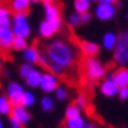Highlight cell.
I'll list each match as a JSON object with an SVG mask.
<instances>
[{
  "label": "cell",
  "instance_id": "obj_1",
  "mask_svg": "<svg viewBox=\"0 0 128 128\" xmlns=\"http://www.w3.org/2000/svg\"><path fill=\"white\" fill-rule=\"evenodd\" d=\"M43 51L50 62L63 67L66 71L72 68L77 60V48L66 38H52Z\"/></svg>",
  "mask_w": 128,
  "mask_h": 128
},
{
  "label": "cell",
  "instance_id": "obj_2",
  "mask_svg": "<svg viewBox=\"0 0 128 128\" xmlns=\"http://www.w3.org/2000/svg\"><path fill=\"white\" fill-rule=\"evenodd\" d=\"M84 73H85V77L88 78V81H90V82H97V81H101L102 78L106 77L107 69L100 59H97V56L85 58Z\"/></svg>",
  "mask_w": 128,
  "mask_h": 128
},
{
  "label": "cell",
  "instance_id": "obj_3",
  "mask_svg": "<svg viewBox=\"0 0 128 128\" xmlns=\"http://www.w3.org/2000/svg\"><path fill=\"white\" fill-rule=\"evenodd\" d=\"M10 28L14 37H21L29 39L32 37V26L29 22V12L12 13V22Z\"/></svg>",
  "mask_w": 128,
  "mask_h": 128
},
{
  "label": "cell",
  "instance_id": "obj_4",
  "mask_svg": "<svg viewBox=\"0 0 128 128\" xmlns=\"http://www.w3.org/2000/svg\"><path fill=\"white\" fill-rule=\"evenodd\" d=\"M62 28H63V20L62 18L43 20L38 25V34L43 39H52L62 30Z\"/></svg>",
  "mask_w": 128,
  "mask_h": 128
},
{
  "label": "cell",
  "instance_id": "obj_5",
  "mask_svg": "<svg viewBox=\"0 0 128 128\" xmlns=\"http://www.w3.org/2000/svg\"><path fill=\"white\" fill-rule=\"evenodd\" d=\"M114 62L119 67H127L128 64V38L124 33L118 34V42L114 48Z\"/></svg>",
  "mask_w": 128,
  "mask_h": 128
},
{
  "label": "cell",
  "instance_id": "obj_6",
  "mask_svg": "<svg viewBox=\"0 0 128 128\" xmlns=\"http://www.w3.org/2000/svg\"><path fill=\"white\" fill-rule=\"evenodd\" d=\"M116 12H118L116 4L97 3L96 8H94V17L102 22H107L116 16Z\"/></svg>",
  "mask_w": 128,
  "mask_h": 128
},
{
  "label": "cell",
  "instance_id": "obj_7",
  "mask_svg": "<svg viewBox=\"0 0 128 128\" xmlns=\"http://www.w3.org/2000/svg\"><path fill=\"white\" fill-rule=\"evenodd\" d=\"M59 85H60L59 77L46 69V71H43V73H42V78H40L38 89H40L42 93H44V94H52Z\"/></svg>",
  "mask_w": 128,
  "mask_h": 128
},
{
  "label": "cell",
  "instance_id": "obj_8",
  "mask_svg": "<svg viewBox=\"0 0 128 128\" xmlns=\"http://www.w3.org/2000/svg\"><path fill=\"white\" fill-rule=\"evenodd\" d=\"M24 92H25V86L24 84L18 82V81H10L5 86V96L9 98V101L13 106L20 104V98Z\"/></svg>",
  "mask_w": 128,
  "mask_h": 128
},
{
  "label": "cell",
  "instance_id": "obj_9",
  "mask_svg": "<svg viewBox=\"0 0 128 128\" xmlns=\"http://www.w3.org/2000/svg\"><path fill=\"white\" fill-rule=\"evenodd\" d=\"M118 85L114 82L112 80V72H110L106 74V77L101 80V84H100V92L103 97L106 98H114L118 96Z\"/></svg>",
  "mask_w": 128,
  "mask_h": 128
},
{
  "label": "cell",
  "instance_id": "obj_10",
  "mask_svg": "<svg viewBox=\"0 0 128 128\" xmlns=\"http://www.w3.org/2000/svg\"><path fill=\"white\" fill-rule=\"evenodd\" d=\"M80 52L82 55H85L86 58H93L97 56L101 51V44L94 42V40H88V39H82L80 40Z\"/></svg>",
  "mask_w": 128,
  "mask_h": 128
},
{
  "label": "cell",
  "instance_id": "obj_11",
  "mask_svg": "<svg viewBox=\"0 0 128 128\" xmlns=\"http://www.w3.org/2000/svg\"><path fill=\"white\" fill-rule=\"evenodd\" d=\"M13 38H14V34L10 26L0 28V48H2V51H10Z\"/></svg>",
  "mask_w": 128,
  "mask_h": 128
},
{
  "label": "cell",
  "instance_id": "obj_12",
  "mask_svg": "<svg viewBox=\"0 0 128 128\" xmlns=\"http://www.w3.org/2000/svg\"><path fill=\"white\" fill-rule=\"evenodd\" d=\"M43 13H44V20L62 18V8L54 0L48 3H43Z\"/></svg>",
  "mask_w": 128,
  "mask_h": 128
},
{
  "label": "cell",
  "instance_id": "obj_13",
  "mask_svg": "<svg viewBox=\"0 0 128 128\" xmlns=\"http://www.w3.org/2000/svg\"><path fill=\"white\" fill-rule=\"evenodd\" d=\"M10 115H12L13 118H16L22 126L29 124L30 120H32V114H30V111H29V108L21 106V104H16V106H13Z\"/></svg>",
  "mask_w": 128,
  "mask_h": 128
},
{
  "label": "cell",
  "instance_id": "obj_14",
  "mask_svg": "<svg viewBox=\"0 0 128 128\" xmlns=\"http://www.w3.org/2000/svg\"><path fill=\"white\" fill-rule=\"evenodd\" d=\"M21 54H22V59H24L25 63L33 64V66H37L38 62H39V54H40V50L37 47V46L29 44L28 47L21 52Z\"/></svg>",
  "mask_w": 128,
  "mask_h": 128
},
{
  "label": "cell",
  "instance_id": "obj_15",
  "mask_svg": "<svg viewBox=\"0 0 128 128\" xmlns=\"http://www.w3.org/2000/svg\"><path fill=\"white\" fill-rule=\"evenodd\" d=\"M42 73L43 71L42 69H39V68H34L33 71L28 74V76L24 78L25 81V85L28 86L29 89H37L38 86H39V82H40V78H42Z\"/></svg>",
  "mask_w": 128,
  "mask_h": 128
},
{
  "label": "cell",
  "instance_id": "obj_16",
  "mask_svg": "<svg viewBox=\"0 0 128 128\" xmlns=\"http://www.w3.org/2000/svg\"><path fill=\"white\" fill-rule=\"evenodd\" d=\"M112 80L118 85V88L128 86V68L127 67H119L112 72Z\"/></svg>",
  "mask_w": 128,
  "mask_h": 128
},
{
  "label": "cell",
  "instance_id": "obj_17",
  "mask_svg": "<svg viewBox=\"0 0 128 128\" xmlns=\"http://www.w3.org/2000/svg\"><path fill=\"white\" fill-rule=\"evenodd\" d=\"M116 42H118V34L114 32H106L101 39V47L106 51H114Z\"/></svg>",
  "mask_w": 128,
  "mask_h": 128
},
{
  "label": "cell",
  "instance_id": "obj_18",
  "mask_svg": "<svg viewBox=\"0 0 128 128\" xmlns=\"http://www.w3.org/2000/svg\"><path fill=\"white\" fill-rule=\"evenodd\" d=\"M30 0H10L9 9L12 13H21V12H29L30 9Z\"/></svg>",
  "mask_w": 128,
  "mask_h": 128
},
{
  "label": "cell",
  "instance_id": "obj_19",
  "mask_svg": "<svg viewBox=\"0 0 128 128\" xmlns=\"http://www.w3.org/2000/svg\"><path fill=\"white\" fill-rule=\"evenodd\" d=\"M55 104H56V101H55L54 96H51V94H44L39 100V107L44 112H52L55 110Z\"/></svg>",
  "mask_w": 128,
  "mask_h": 128
},
{
  "label": "cell",
  "instance_id": "obj_20",
  "mask_svg": "<svg viewBox=\"0 0 128 128\" xmlns=\"http://www.w3.org/2000/svg\"><path fill=\"white\" fill-rule=\"evenodd\" d=\"M36 103H37V96L34 94V92L32 89H29V90L25 89V92L22 93V96L20 98V104L26 108H30Z\"/></svg>",
  "mask_w": 128,
  "mask_h": 128
},
{
  "label": "cell",
  "instance_id": "obj_21",
  "mask_svg": "<svg viewBox=\"0 0 128 128\" xmlns=\"http://www.w3.org/2000/svg\"><path fill=\"white\" fill-rule=\"evenodd\" d=\"M12 108L13 104L10 103L9 98L5 94H2L0 96V116H9L12 112Z\"/></svg>",
  "mask_w": 128,
  "mask_h": 128
},
{
  "label": "cell",
  "instance_id": "obj_22",
  "mask_svg": "<svg viewBox=\"0 0 128 128\" xmlns=\"http://www.w3.org/2000/svg\"><path fill=\"white\" fill-rule=\"evenodd\" d=\"M12 22V12L8 7L0 5V26H10Z\"/></svg>",
  "mask_w": 128,
  "mask_h": 128
},
{
  "label": "cell",
  "instance_id": "obj_23",
  "mask_svg": "<svg viewBox=\"0 0 128 128\" xmlns=\"http://www.w3.org/2000/svg\"><path fill=\"white\" fill-rule=\"evenodd\" d=\"M52 96H54L55 101L64 102V101H67V100H68V97H69V90H68V88H67L66 85L60 84V85L55 89V92L52 93Z\"/></svg>",
  "mask_w": 128,
  "mask_h": 128
},
{
  "label": "cell",
  "instance_id": "obj_24",
  "mask_svg": "<svg viewBox=\"0 0 128 128\" xmlns=\"http://www.w3.org/2000/svg\"><path fill=\"white\" fill-rule=\"evenodd\" d=\"M90 7H92V3L89 0H73V10L80 14L85 12H90Z\"/></svg>",
  "mask_w": 128,
  "mask_h": 128
},
{
  "label": "cell",
  "instance_id": "obj_25",
  "mask_svg": "<svg viewBox=\"0 0 128 128\" xmlns=\"http://www.w3.org/2000/svg\"><path fill=\"white\" fill-rule=\"evenodd\" d=\"M29 46V40L26 38H21V37H14L12 46H10V50L16 51V52H22L26 47Z\"/></svg>",
  "mask_w": 128,
  "mask_h": 128
},
{
  "label": "cell",
  "instance_id": "obj_26",
  "mask_svg": "<svg viewBox=\"0 0 128 128\" xmlns=\"http://www.w3.org/2000/svg\"><path fill=\"white\" fill-rule=\"evenodd\" d=\"M85 118L82 115L76 116V118H71V119H66L64 122V126L66 128H82L85 124Z\"/></svg>",
  "mask_w": 128,
  "mask_h": 128
},
{
  "label": "cell",
  "instance_id": "obj_27",
  "mask_svg": "<svg viewBox=\"0 0 128 128\" xmlns=\"http://www.w3.org/2000/svg\"><path fill=\"white\" fill-rule=\"evenodd\" d=\"M67 24H68L69 28H72V29H76V28L81 26L82 25V22H81V14L73 10V12L69 13L68 17H67Z\"/></svg>",
  "mask_w": 128,
  "mask_h": 128
},
{
  "label": "cell",
  "instance_id": "obj_28",
  "mask_svg": "<svg viewBox=\"0 0 128 128\" xmlns=\"http://www.w3.org/2000/svg\"><path fill=\"white\" fill-rule=\"evenodd\" d=\"M80 115H81V110L74 103L68 104V106L66 107V110H64V116H66V119L76 118V116H80Z\"/></svg>",
  "mask_w": 128,
  "mask_h": 128
},
{
  "label": "cell",
  "instance_id": "obj_29",
  "mask_svg": "<svg viewBox=\"0 0 128 128\" xmlns=\"http://www.w3.org/2000/svg\"><path fill=\"white\" fill-rule=\"evenodd\" d=\"M34 68H36V66H33V64H29V63H25V62H24V63H22L21 66L18 67V74H20V77H21V78H25Z\"/></svg>",
  "mask_w": 128,
  "mask_h": 128
},
{
  "label": "cell",
  "instance_id": "obj_30",
  "mask_svg": "<svg viewBox=\"0 0 128 128\" xmlns=\"http://www.w3.org/2000/svg\"><path fill=\"white\" fill-rule=\"evenodd\" d=\"M47 71H50L51 73L56 74L58 77H59V76H63V74L66 73V69H64L63 67L58 66V64L52 63V62H48V66H47Z\"/></svg>",
  "mask_w": 128,
  "mask_h": 128
},
{
  "label": "cell",
  "instance_id": "obj_31",
  "mask_svg": "<svg viewBox=\"0 0 128 128\" xmlns=\"http://www.w3.org/2000/svg\"><path fill=\"white\" fill-rule=\"evenodd\" d=\"M88 103H89V101H88V97H86L85 94H78L76 97V100H74V104H76L81 111L88 107Z\"/></svg>",
  "mask_w": 128,
  "mask_h": 128
},
{
  "label": "cell",
  "instance_id": "obj_32",
  "mask_svg": "<svg viewBox=\"0 0 128 128\" xmlns=\"http://www.w3.org/2000/svg\"><path fill=\"white\" fill-rule=\"evenodd\" d=\"M48 62H50V60H48L47 55H46V52L40 50V54H39V62H38V64H39V66H42L43 68H46V69H47Z\"/></svg>",
  "mask_w": 128,
  "mask_h": 128
},
{
  "label": "cell",
  "instance_id": "obj_33",
  "mask_svg": "<svg viewBox=\"0 0 128 128\" xmlns=\"http://www.w3.org/2000/svg\"><path fill=\"white\" fill-rule=\"evenodd\" d=\"M120 101H127L128 100V86H123V88H119L118 90V96Z\"/></svg>",
  "mask_w": 128,
  "mask_h": 128
},
{
  "label": "cell",
  "instance_id": "obj_34",
  "mask_svg": "<svg viewBox=\"0 0 128 128\" xmlns=\"http://www.w3.org/2000/svg\"><path fill=\"white\" fill-rule=\"evenodd\" d=\"M8 124H9L10 128H22V127H24V126H22L16 118H13L12 115H9V116H8Z\"/></svg>",
  "mask_w": 128,
  "mask_h": 128
},
{
  "label": "cell",
  "instance_id": "obj_35",
  "mask_svg": "<svg viewBox=\"0 0 128 128\" xmlns=\"http://www.w3.org/2000/svg\"><path fill=\"white\" fill-rule=\"evenodd\" d=\"M92 17H93V14L90 12L81 13V22H82V25L84 24H89V22L92 21Z\"/></svg>",
  "mask_w": 128,
  "mask_h": 128
},
{
  "label": "cell",
  "instance_id": "obj_36",
  "mask_svg": "<svg viewBox=\"0 0 128 128\" xmlns=\"http://www.w3.org/2000/svg\"><path fill=\"white\" fill-rule=\"evenodd\" d=\"M82 128H97V126H96V123H93V122H85Z\"/></svg>",
  "mask_w": 128,
  "mask_h": 128
},
{
  "label": "cell",
  "instance_id": "obj_37",
  "mask_svg": "<svg viewBox=\"0 0 128 128\" xmlns=\"http://www.w3.org/2000/svg\"><path fill=\"white\" fill-rule=\"evenodd\" d=\"M119 0H98V3H107V4H116Z\"/></svg>",
  "mask_w": 128,
  "mask_h": 128
},
{
  "label": "cell",
  "instance_id": "obj_38",
  "mask_svg": "<svg viewBox=\"0 0 128 128\" xmlns=\"http://www.w3.org/2000/svg\"><path fill=\"white\" fill-rule=\"evenodd\" d=\"M30 3H32V4H33V3L37 4V3H42V0H30Z\"/></svg>",
  "mask_w": 128,
  "mask_h": 128
},
{
  "label": "cell",
  "instance_id": "obj_39",
  "mask_svg": "<svg viewBox=\"0 0 128 128\" xmlns=\"http://www.w3.org/2000/svg\"><path fill=\"white\" fill-rule=\"evenodd\" d=\"M0 128H4V122L2 119V116H0Z\"/></svg>",
  "mask_w": 128,
  "mask_h": 128
},
{
  "label": "cell",
  "instance_id": "obj_40",
  "mask_svg": "<svg viewBox=\"0 0 128 128\" xmlns=\"http://www.w3.org/2000/svg\"><path fill=\"white\" fill-rule=\"evenodd\" d=\"M2 69H3V60H2V58H0V72H2Z\"/></svg>",
  "mask_w": 128,
  "mask_h": 128
},
{
  "label": "cell",
  "instance_id": "obj_41",
  "mask_svg": "<svg viewBox=\"0 0 128 128\" xmlns=\"http://www.w3.org/2000/svg\"><path fill=\"white\" fill-rule=\"evenodd\" d=\"M89 2L93 4V3H98V0H89Z\"/></svg>",
  "mask_w": 128,
  "mask_h": 128
},
{
  "label": "cell",
  "instance_id": "obj_42",
  "mask_svg": "<svg viewBox=\"0 0 128 128\" xmlns=\"http://www.w3.org/2000/svg\"><path fill=\"white\" fill-rule=\"evenodd\" d=\"M124 34H126V37H127V38H128V29H127V32H126V33H124Z\"/></svg>",
  "mask_w": 128,
  "mask_h": 128
},
{
  "label": "cell",
  "instance_id": "obj_43",
  "mask_svg": "<svg viewBox=\"0 0 128 128\" xmlns=\"http://www.w3.org/2000/svg\"><path fill=\"white\" fill-rule=\"evenodd\" d=\"M126 18H127V21H128V12H127V14H126Z\"/></svg>",
  "mask_w": 128,
  "mask_h": 128
},
{
  "label": "cell",
  "instance_id": "obj_44",
  "mask_svg": "<svg viewBox=\"0 0 128 128\" xmlns=\"http://www.w3.org/2000/svg\"><path fill=\"white\" fill-rule=\"evenodd\" d=\"M0 54H2V48H0Z\"/></svg>",
  "mask_w": 128,
  "mask_h": 128
},
{
  "label": "cell",
  "instance_id": "obj_45",
  "mask_svg": "<svg viewBox=\"0 0 128 128\" xmlns=\"http://www.w3.org/2000/svg\"><path fill=\"white\" fill-rule=\"evenodd\" d=\"M0 28H2V26H0Z\"/></svg>",
  "mask_w": 128,
  "mask_h": 128
}]
</instances>
